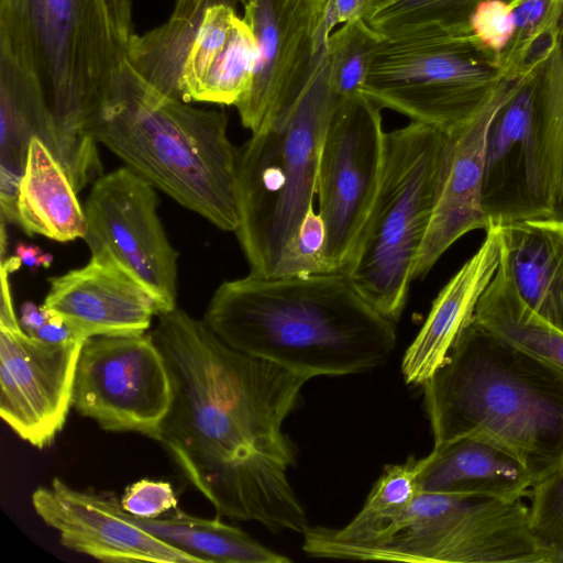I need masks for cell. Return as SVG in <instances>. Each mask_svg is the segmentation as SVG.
<instances>
[{
	"instance_id": "1",
	"label": "cell",
	"mask_w": 563,
	"mask_h": 563,
	"mask_svg": "<svg viewBox=\"0 0 563 563\" xmlns=\"http://www.w3.org/2000/svg\"><path fill=\"white\" fill-rule=\"evenodd\" d=\"M151 332L173 400L154 440L218 515L303 534L306 511L288 479L295 450L283 423L306 377L238 351L176 307Z\"/></svg>"
},
{
	"instance_id": "2",
	"label": "cell",
	"mask_w": 563,
	"mask_h": 563,
	"mask_svg": "<svg viewBox=\"0 0 563 563\" xmlns=\"http://www.w3.org/2000/svg\"><path fill=\"white\" fill-rule=\"evenodd\" d=\"M203 321L229 346L307 379L380 366L397 342L395 322L344 273L249 274L224 282Z\"/></svg>"
},
{
	"instance_id": "3",
	"label": "cell",
	"mask_w": 563,
	"mask_h": 563,
	"mask_svg": "<svg viewBox=\"0 0 563 563\" xmlns=\"http://www.w3.org/2000/svg\"><path fill=\"white\" fill-rule=\"evenodd\" d=\"M422 386L433 446L488 442L519 461L532 486L563 466V374L474 320Z\"/></svg>"
},
{
	"instance_id": "4",
	"label": "cell",
	"mask_w": 563,
	"mask_h": 563,
	"mask_svg": "<svg viewBox=\"0 0 563 563\" xmlns=\"http://www.w3.org/2000/svg\"><path fill=\"white\" fill-rule=\"evenodd\" d=\"M132 0H0V53L40 84L62 140L60 165L78 190L101 176L91 117L128 60Z\"/></svg>"
},
{
	"instance_id": "5",
	"label": "cell",
	"mask_w": 563,
	"mask_h": 563,
	"mask_svg": "<svg viewBox=\"0 0 563 563\" xmlns=\"http://www.w3.org/2000/svg\"><path fill=\"white\" fill-rule=\"evenodd\" d=\"M85 132L180 206L223 231L238 229L239 148L224 112L159 92L126 60Z\"/></svg>"
},
{
	"instance_id": "6",
	"label": "cell",
	"mask_w": 563,
	"mask_h": 563,
	"mask_svg": "<svg viewBox=\"0 0 563 563\" xmlns=\"http://www.w3.org/2000/svg\"><path fill=\"white\" fill-rule=\"evenodd\" d=\"M335 101L328 52L300 97L239 148L236 238L250 274L274 276L313 207L320 152Z\"/></svg>"
},
{
	"instance_id": "7",
	"label": "cell",
	"mask_w": 563,
	"mask_h": 563,
	"mask_svg": "<svg viewBox=\"0 0 563 563\" xmlns=\"http://www.w3.org/2000/svg\"><path fill=\"white\" fill-rule=\"evenodd\" d=\"M450 131L411 121L386 132L378 191L345 274L384 317L397 322L424 241Z\"/></svg>"
},
{
	"instance_id": "8",
	"label": "cell",
	"mask_w": 563,
	"mask_h": 563,
	"mask_svg": "<svg viewBox=\"0 0 563 563\" xmlns=\"http://www.w3.org/2000/svg\"><path fill=\"white\" fill-rule=\"evenodd\" d=\"M504 76L470 23L431 25L382 38L363 93L382 109L451 131Z\"/></svg>"
},
{
	"instance_id": "9",
	"label": "cell",
	"mask_w": 563,
	"mask_h": 563,
	"mask_svg": "<svg viewBox=\"0 0 563 563\" xmlns=\"http://www.w3.org/2000/svg\"><path fill=\"white\" fill-rule=\"evenodd\" d=\"M320 558L395 562L545 563L521 499L420 492L385 538Z\"/></svg>"
},
{
	"instance_id": "10",
	"label": "cell",
	"mask_w": 563,
	"mask_h": 563,
	"mask_svg": "<svg viewBox=\"0 0 563 563\" xmlns=\"http://www.w3.org/2000/svg\"><path fill=\"white\" fill-rule=\"evenodd\" d=\"M382 110L363 92L335 97L317 176L328 273L345 274L378 191L386 137Z\"/></svg>"
},
{
	"instance_id": "11",
	"label": "cell",
	"mask_w": 563,
	"mask_h": 563,
	"mask_svg": "<svg viewBox=\"0 0 563 563\" xmlns=\"http://www.w3.org/2000/svg\"><path fill=\"white\" fill-rule=\"evenodd\" d=\"M172 400L169 371L152 333L96 335L82 343L73 406L101 429L154 440Z\"/></svg>"
},
{
	"instance_id": "12",
	"label": "cell",
	"mask_w": 563,
	"mask_h": 563,
	"mask_svg": "<svg viewBox=\"0 0 563 563\" xmlns=\"http://www.w3.org/2000/svg\"><path fill=\"white\" fill-rule=\"evenodd\" d=\"M12 271L11 260L1 257L0 416L19 438L43 449L63 430L73 406L85 341L55 344L27 334L12 300Z\"/></svg>"
},
{
	"instance_id": "13",
	"label": "cell",
	"mask_w": 563,
	"mask_h": 563,
	"mask_svg": "<svg viewBox=\"0 0 563 563\" xmlns=\"http://www.w3.org/2000/svg\"><path fill=\"white\" fill-rule=\"evenodd\" d=\"M155 187L128 166L95 180L84 210L91 255L108 254L156 300L176 308L178 253L157 213Z\"/></svg>"
},
{
	"instance_id": "14",
	"label": "cell",
	"mask_w": 563,
	"mask_h": 563,
	"mask_svg": "<svg viewBox=\"0 0 563 563\" xmlns=\"http://www.w3.org/2000/svg\"><path fill=\"white\" fill-rule=\"evenodd\" d=\"M327 0H244L257 60L252 86L235 106L244 128L256 132L288 109L310 81L327 41Z\"/></svg>"
},
{
	"instance_id": "15",
	"label": "cell",
	"mask_w": 563,
	"mask_h": 563,
	"mask_svg": "<svg viewBox=\"0 0 563 563\" xmlns=\"http://www.w3.org/2000/svg\"><path fill=\"white\" fill-rule=\"evenodd\" d=\"M534 75L501 76L477 110L450 131L439 194L412 280L423 278L463 235L488 228L483 197L488 135L503 108Z\"/></svg>"
},
{
	"instance_id": "16",
	"label": "cell",
	"mask_w": 563,
	"mask_h": 563,
	"mask_svg": "<svg viewBox=\"0 0 563 563\" xmlns=\"http://www.w3.org/2000/svg\"><path fill=\"white\" fill-rule=\"evenodd\" d=\"M60 543L102 562L201 563L134 523L114 498L77 490L55 477L31 496Z\"/></svg>"
},
{
	"instance_id": "17",
	"label": "cell",
	"mask_w": 563,
	"mask_h": 563,
	"mask_svg": "<svg viewBox=\"0 0 563 563\" xmlns=\"http://www.w3.org/2000/svg\"><path fill=\"white\" fill-rule=\"evenodd\" d=\"M43 306L86 341L96 335L145 333L162 313L153 296L108 254L48 279Z\"/></svg>"
},
{
	"instance_id": "18",
	"label": "cell",
	"mask_w": 563,
	"mask_h": 563,
	"mask_svg": "<svg viewBox=\"0 0 563 563\" xmlns=\"http://www.w3.org/2000/svg\"><path fill=\"white\" fill-rule=\"evenodd\" d=\"M477 251L440 290L429 314L406 350L401 373L407 384L422 385L445 361L462 331L473 322L477 302L501 256L500 231L490 218Z\"/></svg>"
},
{
	"instance_id": "19",
	"label": "cell",
	"mask_w": 563,
	"mask_h": 563,
	"mask_svg": "<svg viewBox=\"0 0 563 563\" xmlns=\"http://www.w3.org/2000/svg\"><path fill=\"white\" fill-rule=\"evenodd\" d=\"M494 220L500 231L501 255L521 297L563 331V217L525 214Z\"/></svg>"
},
{
	"instance_id": "20",
	"label": "cell",
	"mask_w": 563,
	"mask_h": 563,
	"mask_svg": "<svg viewBox=\"0 0 563 563\" xmlns=\"http://www.w3.org/2000/svg\"><path fill=\"white\" fill-rule=\"evenodd\" d=\"M419 490L521 499L532 481L525 466L495 445L461 438L418 460Z\"/></svg>"
},
{
	"instance_id": "21",
	"label": "cell",
	"mask_w": 563,
	"mask_h": 563,
	"mask_svg": "<svg viewBox=\"0 0 563 563\" xmlns=\"http://www.w3.org/2000/svg\"><path fill=\"white\" fill-rule=\"evenodd\" d=\"M33 137L40 139L60 164V135L40 84L12 57L0 53L1 192H19Z\"/></svg>"
},
{
	"instance_id": "22",
	"label": "cell",
	"mask_w": 563,
	"mask_h": 563,
	"mask_svg": "<svg viewBox=\"0 0 563 563\" xmlns=\"http://www.w3.org/2000/svg\"><path fill=\"white\" fill-rule=\"evenodd\" d=\"M67 173L37 137L30 142L19 187V225L27 235L68 242L86 234V214Z\"/></svg>"
},
{
	"instance_id": "23",
	"label": "cell",
	"mask_w": 563,
	"mask_h": 563,
	"mask_svg": "<svg viewBox=\"0 0 563 563\" xmlns=\"http://www.w3.org/2000/svg\"><path fill=\"white\" fill-rule=\"evenodd\" d=\"M538 75V74H537ZM534 75L503 108L492 125L486 147L484 206L489 217L515 169L523 174L531 214H545L533 163Z\"/></svg>"
},
{
	"instance_id": "24",
	"label": "cell",
	"mask_w": 563,
	"mask_h": 563,
	"mask_svg": "<svg viewBox=\"0 0 563 563\" xmlns=\"http://www.w3.org/2000/svg\"><path fill=\"white\" fill-rule=\"evenodd\" d=\"M243 1L175 0L174 10L166 22L142 35L133 34L128 51L129 64L159 92L183 100L180 84L184 67L207 11L216 4L236 8Z\"/></svg>"
},
{
	"instance_id": "25",
	"label": "cell",
	"mask_w": 563,
	"mask_h": 563,
	"mask_svg": "<svg viewBox=\"0 0 563 563\" xmlns=\"http://www.w3.org/2000/svg\"><path fill=\"white\" fill-rule=\"evenodd\" d=\"M474 322L563 374V331L523 300L503 255L477 302Z\"/></svg>"
},
{
	"instance_id": "26",
	"label": "cell",
	"mask_w": 563,
	"mask_h": 563,
	"mask_svg": "<svg viewBox=\"0 0 563 563\" xmlns=\"http://www.w3.org/2000/svg\"><path fill=\"white\" fill-rule=\"evenodd\" d=\"M418 460L387 465L360 512L343 528L309 527L303 552L312 558L333 547L366 544L385 538L420 493Z\"/></svg>"
},
{
	"instance_id": "27",
	"label": "cell",
	"mask_w": 563,
	"mask_h": 563,
	"mask_svg": "<svg viewBox=\"0 0 563 563\" xmlns=\"http://www.w3.org/2000/svg\"><path fill=\"white\" fill-rule=\"evenodd\" d=\"M128 516L145 531L201 563L290 562L289 558L266 548L236 527L219 519L188 515L178 507L154 519Z\"/></svg>"
},
{
	"instance_id": "28",
	"label": "cell",
	"mask_w": 563,
	"mask_h": 563,
	"mask_svg": "<svg viewBox=\"0 0 563 563\" xmlns=\"http://www.w3.org/2000/svg\"><path fill=\"white\" fill-rule=\"evenodd\" d=\"M533 163L542 209L556 214L563 183V25L536 77Z\"/></svg>"
},
{
	"instance_id": "29",
	"label": "cell",
	"mask_w": 563,
	"mask_h": 563,
	"mask_svg": "<svg viewBox=\"0 0 563 563\" xmlns=\"http://www.w3.org/2000/svg\"><path fill=\"white\" fill-rule=\"evenodd\" d=\"M257 60L254 34L238 14L227 42L191 96V101L236 106L249 92Z\"/></svg>"
},
{
	"instance_id": "30",
	"label": "cell",
	"mask_w": 563,
	"mask_h": 563,
	"mask_svg": "<svg viewBox=\"0 0 563 563\" xmlns=\"http://www.w3.org/2000/svg\"><path fill=\"white\" fill-rule=\"evenodd\" d=\"M383 36L364 19L345 23L330 34L327 52L331 68V84L336 98L363 92V87Z\"/></svg>"
},
{
	"instance_id": "31",
	"label": "cell",
	"mask_w": 563,
	"mask_h": 563,
	"mask_svg": "<svg viewBox=\"0 0 563 563\" xmlns=\"http://www.w3.org/2000/svg\"><path fill=\"white\" fill-rule=\"evenodd\" d=\"M529 525L545 563H563V466L533 485Z\"/></svg>"
},
{
	"instance_id": "32",
	"label": "cell",
	"mask_w": 563,
	"mask_h": 563,
	"mask_svg": "<svg viewBox=\"0 0 563 563\" xmlns=\"http://www.w3.org/2000/svg\"><path fill=\"white\" fill-rule=\"evenodd\" d=\"M236 8L229 4H216L206 14L202 27L194 44L181 77V99L191 101V96L210 65L224 46Z\"/></svg>"
},
{
	"instance_id": "33",
	"label": "cell",
	"mask_w": 563,
	"mask_h": 563,
	"mask_svg": "<svg viewBox=\"0 0 563 563\" xmlns=\"http://www.w3.org/2000/svg\"><path fill=\"white\" fill-rule=\"evenodd\" d=\"M325 236L324 222L318 211L311 207L284 252L275 275L328 273L323 258Z\"/></svg>"
},
{
	"instance_id": "34",
	"label": "cell",
	"mask_w": 563,
	"mask_h": 563,
	"mask_svg": "<svg viewBox=\"0 0 563 563\" xmlns=\"http://www.w3.org/2000/svg\"><path fill=\"white\" fill-rule=\"evenodd\" d=\"M468 23L473 34L496 59L514 34V19L507 0H483L472 11Z\"/></svg>"
},
{
	"instance_id": "35",
	"label": "cell",
	"mask_w": 563,
	"mask_h": 563,
	"mask_svg": "<svg viewBox=\"0 0 563 563\" xmlns=\"http://www.w3.org/2000/svg\"><path fill=\"white\" fill-rule=\"evenodd\" d=\"M120 506L128 514L145 519L157 518L178 507V500L168 482L140 479L124 492Z\"/></svg>"
},
{
	"instance_id": "36",
	"label": "cell",
	"mask_w": 563,
	"mask_h": 563,
	"mask_svg": "<svg viewBox=\"0 0 563 563\" xmlns=\"http://www.w3.org/2000/svg\"><path fill=\"white\" fill-rule=\"evenodd\" d=\"M368 0H327L322 36L328 42L333 27L364 19Z\"/></svg>"
},
{
	"instance_id": "37",
	"label": "cell",
	"mask_w": 563,
	"mask_h": 563,
	"mask_svg": "<svg viewBox=\"0 0 563 563\" xmlns=\"http://www.w3.org/2000/svg\"><path fill=\"white\" fill-rule=\"evenodd\" d=\"M30 335L44 342L55 344L82 341L78 339L71 328L59 316L53 312H51L47 320Z\"/></svg>"
},
{
	"instance_id": "38",
	"label": "cell",
	"mask_w": 563,
	"mask_h": 563,
	"mask_svg": "<svg viewBox=\"0 0 563 563\" xmlns=\"http://www.w3.org/2000/svg\"><path fill=\"white\" fill-rule=\"evenodd\" d=\"M15 256L19 261L30 268L49 267L53 262V255L43 252L34 244L18 243L15 245Z\"/></svg>"
},
{
	"instance_id": "39",
	"label": "cell",
	"mask_w": 563,
	"mask_h": 563,
	"mask_svg": "<svg viewBox=\"0 0 563 563\" xmlns=\"http://www.w3.org/2000/svg\"><path fill=\"white\" fill-rule=\"evenodd\" d=\"M51 312L43 306H36L32 301H25L21 306L20 323L27 334L36 331L49 317Z\"/></svg>"
},
{
	"instance_id": "40",
	"label": "cell",
	"mask_w": 563,
	"mask_h": 563,
	"mask_svg": "<svg viewBox=\"0 0 563 563\" xmlns=\"http://www.w3.org/2000/svg\"><path fill=\"white\" fill-rule=\"evenodd\" d=\"M561 211V213L563 214V183H562V188H561V195H560V200H559V203H558V208H556V214H558V211ZM563 217V216H562Z\"/></svg>"
}]
</instances>
